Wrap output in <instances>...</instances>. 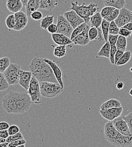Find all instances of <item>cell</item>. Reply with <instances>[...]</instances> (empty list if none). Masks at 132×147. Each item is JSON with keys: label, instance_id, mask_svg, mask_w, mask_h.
Listing matches in <instances>:
<instances>
[{"label": "cell", "instance_id": "cell-1", "mask_svg": "<svg viewBox=\"0 0 132 147\" xmlns=\"http://www.w3.org/2000/svg\"><path fill=\"white\" fill-rule=\"evenodd\" d=\"M99 7L97 4L90 3L86 5V3H83L79 4L77 1L71 2V10H74L77 14L85 20V22L88 23L90 22V19L96 13L98 12Z\"/></svg>", "mask_w": 132, "mask_h": 147}, {"label": "cell", "instance_id": "cell-2", "mask_svg": "<svg viewBox=\"0 0 132 147\" xmlns=\"http://www.w3.org/2000/svg\"><path fill=\"white\" fill-rule=\"evenodd\" d=\"M32 75L38 79L39 82H48L59 83L52 68L45 61L43 62L41 67Z\"/></svg>", "mask_w": 132, "mask_h": 147}, {"label": "cell", "instance_id": "cell-3", "mask_svg": "<svg viewBox=\"0 0 132 147\" xmlns=\"http://www.w3.org/2000/svg\"><path fill=\"white\" fill-rule=\"evenodd\" d=\"M41 96L46 98H54L63 91V89L59 83L53 82H40Z\"/></svg>", "mask_w": 132, "mask_h": 147}, {"label": "cell", "instance_id": "cell-4", "mask_svg": "<svg viewBox=\"0 0 132 147\" xmlns=\"http://www.w3.org/2000/svg\"><path fill=\"white\" fill-rule=\"evenodd\" d=\"M16 99L17 92L13 91L7 93L3 97L2 106L6 113L9 114H18Z\"/></svg>", "mask_w": 132, "mask_h": 147}, {"label": "cell", "instance_id": "cell-5", "mask_svg": "<svg viewBox=\"0 0 132 147\" xmlns=\"http://www.w3.org/2000/svg\"><path fill=\"white\" fill-rule=\"evenodd\" d=\"M16 103L18 114H23L27 112L33 104L28 92H17Z\"/></svg>", "mask_w": 132, "mask_h": 147}, {"label": "cell", "instance_id": "cell-6", "mask_svg": "<svg viewBox=\"0 0 132 147\" xmlns=\"http://www.w3.org/2000/svg\"><path fill=\"white\" fill-rule=\"evenodd\" d=\"M21 67L17 63H11L3 75L10 86L19 84Z\"/></svg>", "mask_w": 132, "mask_h": 147}, {"label": "cell", "instance_id": "cell-7", "mask_svg": "<svg viewBox=\"0 0 132 147\" xmlns=\"http://www.w3.org/2000/svg\"><path fill=\"white\" fill-rule=\"evenodd\" d=\"M29 94L31 101L33 104H40L41 101V94L40 91V82L38 79L34 76H32L31 82L29 85V87L27 91Z\"/></svg>", "mask_w": 132, "mask_h": 147}, {"label": "cell", "instance_id": "cell-8", "mask_svg": "<svg viewBox=\"0 0 132 147\" xmlns=\"http://www.w3.org/2000/svg\"><path fill=\"white\" fill-rule=\"evenodd\" d=\"M57 33L63 34L71 38L74 28L63 15H59L57 17Z\"/></svg>", "mask_w": 132, "mask_h": 147}, {"label": "cell", "instance_id": "cell-9", "mask_svg": "<svg viewBox=\"0 0 132 147\" xmlns=\"http://www.w3.org/2000/svg\"><path fill=\"white\" fill-rule=\"evenodd\" d=\"M115 22L119 28H121L128 23L132 22V11L125 7L122 8L120 10L119 14Z\"/></svg>", "mask_w": 132, "mask_h": 147}, {"label": "cell", "instance_id": "cell-10", "mask_svg": "<svg viewBox=\"0 0 132 147\" xmlns=\"http://www.w3.org/2000/svg\"><path fill=\"white\" fill-rule=\"evenodd\" d=\"M123 111V107L113 108L105 110H99L101 115L105 119L109 121H113L115 119L121 116Z\"/></svg>", "mask_w": 132, "mask_h": 147}, {"label": "cell", "instance_id": "cell-11", "mask_svg": "<svg viewBox=\"0 0 132 147\" xmlns=\"http://www.w3.org/2000/svg\"><path fill=\"white\" fill-rule=\"evenodd\" d=\"M112 122L114 127L119 131V132L122 135L127 136L132 134L128 124L123 119V116H120L119 117L115 119Z\"/></svg>", "mask_w": 132, "mask_h": 147}, {"label": "cell", "instance_id": "cell-12", "mask_svg": "<svg viewBox=\"0 0 132 147\" xmlns=\"http://www.w3.org/2000/svg\"><path fill=\"white\" fill-rule=\"evenodd\" d=\"M63 16L70 22L74 29L85 22L84 19L80 17L74 10H71L70 11L65 12Z\"/></svg>", "mask_w": 132, "mask_h": 147}, {"label": "cell", "instance_id": "cell-13", "mask_svg": "<svg viewBox=\"0 0 132 147\" xmlns=\"http://www.w3.org/2000/svg\"><path fill=\"white\" fill-rule=\"evenodd\" d=\"M119 131L114 127L112 121H109L105 125V138L110 144L119 134Z\"/></svg>", "mask_w": 132, "mask_h": 147}, {"label": "cell", "instance_id": "cell-14", "mask_svg": "<svg viewBox=\"0 0 132 147\" xmlns=\"http://www.w3.org/2000/svg\"><path fill=\"white\" fill-rule=\"evenodd\" d=\"M14 15L16 19V25L14 30L19 31L25 28L28 22V17L27 14L23 11H20L15 13Z\"/></svg>", "mask_w": 132, "mask_h": 147}, {"label": "cell", "instance_id": "cell-15", "mask_svg": "<svg viewBox=\"0 0 132 147\" xmlns=\"http://www.w3.org/2000/svg\"><path fill=\"white\" fill-rule=\"evenodd\" d=\"M32 73L31 71H27L21 70L19 75V84L28 91L32 78Z\"/></svg>", "mask_w": 132, "mask_h": 147}, {"label": "cell", "instance_id": "cell-16", "mask_svg": "<svg viewBox=\"0 0 132 147\" xmlns=\"http://www.w3.org/2000/svg\"><path fill=\"white\" fill-rule=\"evenodd\" d=\"M44 60L45 62H46L47 63H48L51 66L59 84L61 86V87L63 88H64V84H63V79H62V72L59 66H58V65L55 61H53L49 59L44 58Z\"/></svg>", "mask_w": 132, "mask_h": 147}, {"label": "cell", "instance_id": "cell-17", "mask_svg": "<svg viewBox=\"0 0 132 147\" xmlns=\"http://www.w3.org/2000/svg\"><path fill=\"white\" fill-rule=\"evenodd\" d=\"M90 27L88 28L86 30L83 31L81 34H79L74 38L72 40L73 44L75 45H78L81 46H85L90 42V39L89 37V30Z\"/></svg>", "mask_w": 132, "mask_h": 147}, {"label": "cell", "instance_id": "cell-18", "mask_svg": "<svg viewBox=\"0 0 132 147\" xmlns=\"http://www.w3.org/2000/svg\"><path fill=\"white\" fill-rule=\"evenodd\" d=\"M53 41L58 45H70L73 42L68 37L61 34L56 33L52 34Z\"/></svg>", "mask_w": 132, "mask_h": 147}, {"label": "cell", "instance_id": "cell-19", "mask_svg": "<svg viewBox=\"0 0 132 147\" xmlns=\"http://www.w3.org/2000/svg\"><path fill=\"white\" fill-rule=\"evenodd\" d=\"M6 6L10 11L16 13L21 11L23 4L21 0H7Z\"/></svg>", "mask_w": 132, "mask_h": 147}, {"label": "cell", "instance_id": "cell-20", "mask_svg": "<svg viewBox=\"0 0 132 147\" xmlns=\"http://www.w3.org/2000/svg\"><path fill=\"white\" fill-rule=\"evenodd\" d=\"M40 0H29L25 6V11L27 16L31 17L32 13L37 11L38 9H40Z\"/></svg>", "mask_w": 132, "mask_h": 147}, {"label": "cell", "instance_id": "cell-21", "mask_svg": "<svg viewBox=\"0 0 132 147\" xmlns=\"http://www.w3.org/2000/svg\"><path fill=\"white\" fill-rule=\"evenodd\" d=\"M41 5L40 9L48 11H52L58 4V0H40Z\"/></svg>", "mask_w": 132, "mask_h": 147}, {"label": "cell", "instance_id": "cell-22", "mask_svg": "<svg viewBox=\"0 0 132 147\" xmlns=\"http://www.w3.org/2000/svg\"><path fill=\"white\" fill-rule=\"evenodd\" d=\"M121 107H122L121 104L118 100L115 98H111L103 102L100 107V110H105Z\"/></svg>", "mask_w": 132, "mask_h": 147}, {"label": "cell", "instance_id": "cell-23", "mask_svg": "<svg viewBox=\"0 0 132 147\" xmlns=\"http://www.w3.org/2000/svg\"><path fill=\"white\" fill-rule=\"evenodd\" d=\"M126 3L125 0H104L105 6H111L119 10L124 7Z\"/></svg>", "mask_w": 132, "mask_h": 147}, {"label": "cell", "instance_id": "cell-24", "mask_svg": "<svg viewBox=\"0 0 132 147\" xmlns=\"http://www.w3.org/2000/svg\"><path fill=\"white\" fill-rule=\"evenodd\" d=\"M103 19V18H102L101 14V13L99 12L96 13L92 17H91L90 19L91 27H95L96 28H99L101 27V24H102Z\"/></svg>", "mask_w": 132, "mask_h": 147}, {"label": "cell", "instance_id": "cell-25", "mask_svg": "<svg viewBox=\"0 0 132 147\" xmlns=\"http://www.w3.org/2000/svg\"><path fill=\"white\" fill-rule=\"evenodd\" d=\"M111 48V47L109 42H106L98 53V55L99 57H104L107 58H110Z\"/></svg>", "mask_w": 132, "mask_h": 147}, {"label": "cell", "instance_id": "cell-26", "mask_svg": "<svg viewBox=\"0 0 132 147\" xmlns=\"http://www.w3.org/2000/svg\"><path fill=\"white\" fill-rule=\"evenodd\" d=\"M110 22H108L107 20H105V19H103L102 24H101V28L103 33V36L104 38V40L106 42L108 41L109 35V30H110Z\"/></svg>", "mask_w": 132, "mask_h": 147}, {"label": "cell", "instance_id": "cell-27", "mask_svg": "<svg viewBox=\"0 0 132 147\" xmlns=\"http://www.w3.org/2000/svg\"><path fill=\"white\" fill-rule=\"evenodd\" d=\"M54 16H47L41 19L40 27L43 30H47L48 28L54 22Z\"/></svg>", "mask_w": 132, "mask_h": 147}, {"label": "cell", "instance_id": "cell-28", "mask_svg": "<svg viewBox=\"0 0 132 147\" xmlns=\"http://www.w3.org/2000/svg\"><path fill=\"white\" fill-rule=\"evenodd\" d=\"M116 46L117 49L121 50L124 52H125L127 47V37L121 36V35H119L116 44Z\"/></svg>", "mask_w": 132, "mask_h": 147}, {"label": "cell", "instance_id": "cell-29", "mask_svg": "<svg viewBox=\"0 0 132 147\" xmlns=\"http://www.w3.org/2000/svg\"><path fill=\"white\" fill-rule=\"evenodd\" d=\"M90 27L89 25L88 24V23L84 22L82 24H80V26H78V27H77L76 28H75L72 32V34L71 35V40H72L73 38H74L75 37L77 36V35H78L79 34H81L83 31H84L85 30H86L88 28Z\"/></svg>", "mask_w": 132, "mask_h": 147}, {"label": "cell", "instance_id": "cell-30", "mask_svg": "<svg viewBox=\"0 0 132 147\" xmlns=\"http://www.w3.org/2000/svg\"><path fill=\"white\" fill-rule=\"evenodd\" d=\"M132 57V52L129 51H125L121 58L117 62L116 65L117 66H123L127 64L131 59Z\"/></svg>", "mask_w": 132, "mask_h": 147}, {"label": "cell", "instance_id": "cell-31", "mask_svg": "<svg viewBox=\"0 0 132 147\" xmlns=\"http://www.w3.org/2000/svg\"><path fill=\"white\" fill-rule=\"evenodd\" d=\"M66 45H58L54 49V55L59 58L66 55Z\"/></svg>", "mask_w": 132, "mask_h": 147}, {"label": "cell", "instance_id": "cell-32", "mask_svg": "<svg viewBox=\"0 0 132 147\" xmlns=\"http://www.w3.org/2000/svg\"><path fill=\"white\" fill-rule=\"evenodd\" d=\"M125 135H122L120 132L114 139L111 144L117 147H124Z\"/></svg>", "mask_w": 132, "mask_h": 147}, {"label": "cell", "instance_id": "cell-33", "mask_svg": "<svg viewBox=\"0 0 132 147\" xmlns=\"http://www.w3.org/2000/svg\"><path fill=\"white\" fill-rule=\"evenodd\" d=\"M11 62L10 58L4 57L0 58V73H3L10 65Z\"/></svg>", "mask_w": 132, "mask_h": 147}, {"label": "cell", "instance_id": "cell-34", "mask_svg": "<svg viewBox=\"0 0 132 147\" xmlns=\"http://www.w3.org/2000/svg\"><path fill=\"white\" fill-rule=\"evenodd\" d=\"M5 22L6 26L10 30H14L16 25V19L15 15L10 14L9 16H7Z\"/></svg>", "mask_w": 132, "mask_h": 147}, {"label": "cell", "instance_id": "cell-35", "mask_svg": "<svg viewBox=\"0 0 132 147\" xmlns=\"http://www.w3.org/2000/svg\"><path fill=\"white\" fill-rule=\"evenodd\" d=\"M10 85L7 83L3 73H0V92L6 91Z\"/></svg>", "mask_w": 132, "mask_h": 147}, {"label": "cell", "instance_id": "cell-36", "mask_svg": "<svg viewBox=\"0 0 132 147\" xmlns=\"http://www.w3.org/2000/svg\"><path fill=\"white\" fill-rule=\"evenodd\" d=\"M88 35L90 41L97 40L99 36L98 30L95 27H90L89 30Z\"/></svg>", "mask_w": 132, "mask_h": 147}, {"label": "cell", "instance_id": "cell-37", "mask_svg": "<svg viewBox=\"0 0 132 147\" xmlns=\"http://www.w3.org/2000/svg\"><path fill=\"white\" fill-rule=\"evenodd\" d=\"M119 30H120V28L116 24L115 20L110 22L109 34H111L113 35H119Z\"/></svg>", "mask_w": 132, "mask_h": 147}, {"label": "cell", "instance_id": "cell-38", "mask_svg": "<svg viewBox=\"0 0 132 147\" xmlns=\"http://www.w3.org/2000/svg\"><path fill=\"white\" fill-rule=\"evenodd\" d=\"M116 8L111 6H105L101 11V14L103 19L108 17Z\"/></svg>", "mask_w": 132, "mask_h": 147}, {"label": "cell", "instance_id": "cell-39", "mask_svg": "<svg viewBox=\"0 0 132 147\" xmlns=\"http://www.w3.org/2000/svg\"><path fill=\"white\" fill-rule=\"evenodd\" d=\"M24 139L23 136L22 135V134L19 132L18 133L15 134V135H10L7 139H6V142L8 143H11L13 142L20 140V139Z\"/></svg>", "mask_w": 132, "mask_h": 147}, {"label": "cell", "instance_id": "cell-40", "mask_svg": "<svg viewBox=\"0 0 132 147\" xmlns=\"http://www.w3.org/2000/svg\"><path fill=\"white\" fill-rule=\"evenodd\" d=\"M119 12H120V10L118 9H115L113 11V12L106 18H105V19L107 20L108 22H112L115 20L117 18L119 14Z\"/></svg>", "mask_w": 132, "mask_h": 147}, {"label": "cell", "instance_id": "cell-41", "mask_svg": "<svg viewBox=\"0 0 132 147\" xmlns=\"http://www.w3.org/2000/svg\"><path fill=\"white\" fill-rule=\"evenodd\" d=\"M123 119L128 124V126L129 128L130 131L132 134V111L127 115H124Z\"/></svg>", "mask_w": 132, "mask_h": 147}, {"label": "cell", "instance_id": "cell-42", "mask_svg": "<svg viewBox=\"0 0 132 147\" xmlns=\"http://www.w3.org/2000/svg\"><path fill=\"white\" fill-rule=\"evenodd\" d=\"M119 35L123 36L125 37H130L132 36V31H130L125 28H124L123 27L120 28Z\"/></svg>", "mask_w": 132, "mask_h": 147}, {"label": "cell", "instance_id": "cell-43", "mask_svg": "<svg viewBox=\"0 0 132 147\" xmlns=\"http://www.w3.org/2000/svg\"><path fill=\"white\" fill-rule=\"evenodd\" d=\"M117 51V47L116 45L111 47V52H110V61L111 63V64L115 65V55Z\"/></svg>", "mask_w": 132, "mask_h": 147}, {"label": "cell", "instance_id": "cell-44", "mask_svg": "<svg viewBox=\"0 0 132 147\" xmlns=\"http://www.w3.org/2000/svg\"><path fill=\"white\" fill-rule=\"evenodd\" d=\"M31 17L33 20L38 21V20H40L43 18V15L41 12L37 10L31 14Z\"/></svg>", "mask_w": 132, "mask_h": 147}, {"label": "cell", "instance_id": "cell-45", "mask_svg": "<svg viewBox=\"0 0 132 147\" xmlns=\"http://www.w3.org/2000/svg\"><path fill=\"white\" fill-rule=\"evenodd\" d=\"M25 143H26L25 140L24 139H22L18 140H16V141H14V142L9 143L8 147H16L18 146L19 145L25 144Z\"/></svg>", "mask_w": 132, "mask_h": 147}, {"label": "cell", "instance_id": "cell-46", "mask_svg": "<svg viewBox=\"0 0 132 147\" xmlns=\"http://www.w3.org/2000/svg\"><path fill=\"white\" fill-rule=\"evenodd\" d=\"M119 35H113L111 34H109V38H108V41L109 42L111 47H113L116 45L118 37Z\"/></svg>", "mask_w": 132, "mask_h": 147}, {"label": "cell", "instance_id": "cell-47", "mask_svg": "<svg viewBox=\"0 0 132 147\" xmlns=\"http://www.w3.org/2000/svg\"><path fill=\"white\" fill-rule=\"evenodd\" d=\"M9 131V133L10 135H15L17 133H18L20 132V129L19 127H18L17 125H11L9 127V128L8 129Z\"/></svg>", "mask_w": 132, "mask_h": 147}, {"label": "cell", "instance_id": "cell-48", "mask_svg": "<svg viewBox=\"0 0 132 147\" xmlns=\"http://www.w3.org/2000/svg\"><path fill=\"white\" fill-rule=\"evenodd\" d=\"M132 146V134L125 136L124 147H128Z\"/></svg>", "mask_w": 132, "mask_h": 147}, {"label": "cell", "instance_id": "cell-49", "mask_svg": "<svg viewBox=\"0 0 132 147\" xmlns=\"http://www.w3.org/2000/svg\"><path fill=\"white\" fill-rule=\"evenodd\" d=\"M47 30L51 34H56V33H57V32H58V27H57V24H53V23L48 28Z\"/></svg>", "mask_w": 132, "mask_h": 147}, {"label": "cell", "instance_id": "cell-50", "mask_svg": "<svg viewBox=\"0 0 132 147\" xmlns=\"http://www.w3.org/2000/svg\"><path fill=\"white\" fill-rule=\"evenodd\" d=\"M125 52L121 51V50H119L117 49L115 55V65L117 63V62L119 61V60L121 58L122 55Z\"/></svg>", "mask_w": 132, "mask_h": 147}, {"label": "cell", "instance_id": "cell-51", "mask_svg": "<svg viewBox=\"0 0 132 147\" xmlns=\"http://www.w3.org/2000/svg\"><path fill=\"white\" fill-rule=\"evenodd\" d=\"M10 126L6 122H0V131L8 129Z\"/></svg>", "mask_w": 132, "mask_h": 147}, {"label": "cell", "instance_id": "cell-52", "mask_svg": "<svg viewBox=\"0 0 132 147\" xmlns=\"http://www.w3.org/2000/svg\"><path fill=\"white\" fill-rule=\"evenodd\" d=\"M9 136H10V135L9 133L8 129L0 131V137L5 138V139H7Z\"/></svg>", "mask_w": 132, "mask_h": 147}, {"label": "cell", "instance_id": "cell-53", "mask_svg": "<svg viewBox=\"0 0 132 147\" xmlns=\"http://www.w3.org/2000/svg\"><path fill=\"white\" fill-rule=\"evenodd\" d=\"M124 28H125L130 31H132V22H129L125 24L124 26L122 27Z\"/></svg>", "mask_w": 132, "mask_h": 147}, {"label": "cell", "instance_id": "cell-54", "mask_svg": "<svg viewBox=\"0 0 132 147\" xmlns=\"http://www.w3.org/2000/svg\"><path fill=\"white\" fill-rule=\"evenodd\" d=\"M124 87V84L122 82H119L116 84V88L117 90H121Z\"/></svg>", "mask_w": 132, "mask_h": 147}, {"label": "cell", "instance_id": "cell-55", "mask_svg": "<svg viewBox=\"0 0 132 147\" xmlns=\"http://www.w3.org/2000/svg\"><path fill=\"white\" fill-rule=\"evenodd\" d=\"M6 142V139H5V138L0 137V144L5 143Z\"/></svg>", "mask_w": 132, "mask_h": 147}, {"label": "cell", "instance_id": "cell-56", "mask_svg": "<svg viewBox=\"0 0 132 147\" xmlns=\"http://www.w3.org/2000/svg\"><path fill=\"white\" fill-rule=\"evenodd\" d=\"M9 143L6 142L5 143H2V144H0V147H8Z\"/></svg>", "mask_w": 132, "mask_h": 147}, {"label": "cell", "instance_id": "cell-57", "mask_svg": "<svg viewBox=\"0 0 132 147\" xmlns=\"http://www.w3.org/2000/svg\"><path fill=\"white\" fill-rule=\"evenodd\" d=\"M21 1L22 3H23V6H25L29 0H21Z\"/></svg>", "mask_w": 132, "mask_h": 147}, {"label": "cell", "instance_id": "cell-58", "mask_svg": "<svg viewBox=\"0 0 132 147\" xmlns=\"http://www.w3.org/2000/svg\"><path fill=\"white\" fill-rule=\"evenodd\" d=\"M16 147H25V144H21V145H19L18 146Z\"/></svg>", "mask_w": 132, "mask_h": 147}, {"label": "cell", "instance_id": "cell-59", "mask_svg": "<svg viewBox=\"0 0 132 147\" xmlns=\"http://www.w3.org/2000/svg\"><path fill=\"white\" fill-rule=\"evenodd\" d=\"M129 94L131 95V96H132V88L131 89V90L129 91Z\"/></svg>", "mask_w": 132, "mask_h": 147}, {"label": "cell", "instance_id": "cell-60", "mask_svg": "<svg viewBox=\"0 0 132 147\" xmlns=\"http://www.w3.org/2000/svg\"><path fill=\"white\" fill-rule=\"evenodd\" d=\"M130 71H131L132 73V67L131 68V69H130Z\"/></svg>", "mask_w": 132, "mask_h": 147}, {"label": "cell", "instance_id": "cell-61", "mask_svg": "<svg viewBox=\"0 0 132 147\" xmlns=\"http://www.w3.org/2000/svg\"></svg>", "mask_w": 132, "mask_h": 147}]
</instances>
